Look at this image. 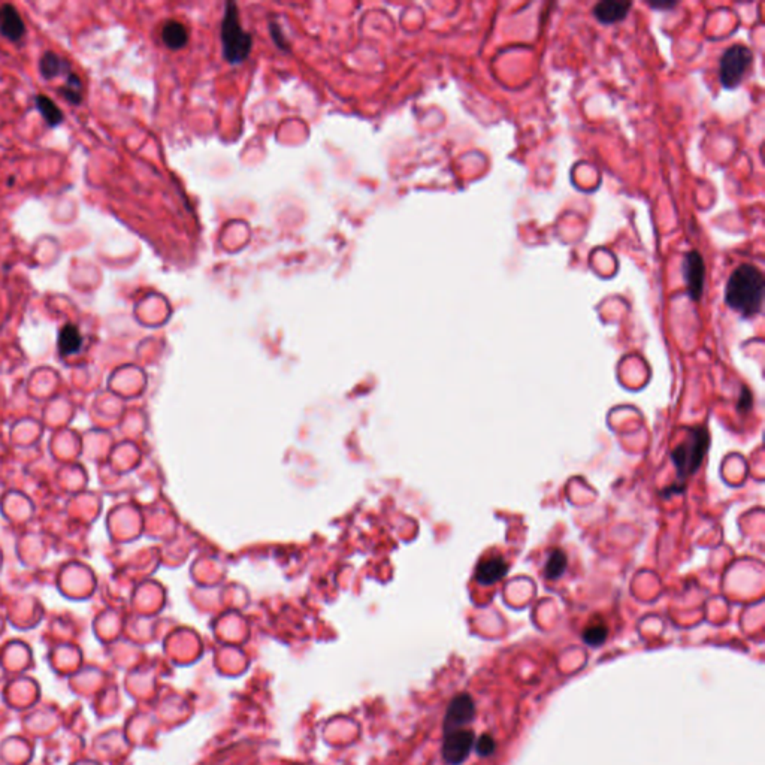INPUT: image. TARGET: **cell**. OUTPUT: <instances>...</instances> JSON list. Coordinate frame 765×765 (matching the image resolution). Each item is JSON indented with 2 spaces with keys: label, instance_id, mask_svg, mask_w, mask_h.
<instances>
[{
  "label": "cell",
  "instance_id": "obj_1",
  "mask_svg": "<svg viewBox=\"0 0 765 765\" xmlns=\"http://www.w3.org/2000/svg\"><path fill=\"white\" fill-rule=\"evenodd\" d=\"M764 300V277L755 265H740L727 283L725 301L743 317H755Z\"/></svg>",
  "mask_w": 765,
  "mask_h": 765
},
{
  "label": "cell",
  "instance_id": "obj_2",
  "mask_svg": "<svg viewBox=\"0 0 765 765\" xmlns=\"http://www.w3.org/2000/svg\"><path fill=\"white\" fill-rule=\"evenodd\" d=\"M708 447V432L707 427L696 426L691 429V434L686 437L682 443L672 450L671 459L677 470V483L680 486L684 480L692 475L703 463L704 455Z\"/></svg>",
  "mask_w": 765,
  "mask_h": 765
},
{
  "label": "cell",
  "instance_id": "obj_3",
  "mask_svg": "<svg viewBox=\"0 0 765 765\" xmlns=\"http://www.w3.org/2000/svg\"><path fill=\"white\" fill-rule=\"evenodd\" d=\"M222 44L225 57L230 63H242L251 51V36L242 29L238 8L235 4H227L225 18L222 23Z\"/></svg>",
  "mask_w": 765,
  "mask_h": 765
},
{
  "label": "cell",
  "instance_id": "obj_4",
  "mask_svg": "<svg viewBox=\"0 0 765 765\" xmlns=\"http://www.w3.org/2000/svg\"><path fill=\"white\" fill-rule=\"evenodd\" d=\"M754 54L745 45H734L725 51L720 59L719 78L725 88H737L749 72Z\"/></svg>",
  "mask_w": 765,
  "mask_h": 765
},
{
  "label": "cell",
  "instance_id": "obj_5",
  "mask_svg": "<svg viewBox=\"0 0 765 765\" xmlns=\"http://www.w3.org/2000/svg\"><path fill=\"white\" fill-rule=\"evenodd\" d=\"M475 743V734L468 728L455 730L444 733L443 740V759L449 765H461L470 757V752Z\"/></svg>",
  "mask_w": 765,
  "mask_h": 765
},
{
  "label": "cell",
  "instance_id": "obj_6",
  "mask_svg": "<svg viewBox=\"0 0 765 765\" xmlns=\"http://www.w3.org/2000/svg\"><path fill=\"white\" fill-rule=\"evenodd\" d=\"M475 718V704L470 694H459L451 699L443 723L444 733L466 728Z\"/></svg>",
  "mask_w": 765,
  "mask_h": 765
},
{
  "label": "cell",
  "instance_id": "obj_7",
  "mask_svg": "<svg viewBox=\"0 0 765 765\" xmlns=\"http://www.w3.org/2000/svg\"><path fill=\"white\" fill-rule=\"evenodd\" d=\"M683 275L686 281V289L694 301H698L704 292V275L706 265L703 256L698 251H689L684 256L683 261Z\"/></svg>",
  "mask_w": 765,
  "mask_h": 765
},
{
  "label": "cell",
  "instance_id": "obj_8",
  "mask_svg": "<svg viewBox=\"0 0 765 765\" xmlns=\"http://www.w3.org/2000/svg\"><path fill=\"white\" fill-rule=\"evenodd\" d=\"M509 571V564L502 556H489L477 565L475 580L483 586L495 585Z\"/></svg>",
  "mask_w": 765,
  "mask_h": 765
},
{
  "label": "cell",
  "instance_id": "obj_9",
  "mask_svg": "<svg viewBox=\"0 0 765 765\" xmlns=\"http://www.w3.org/2000/svg\"><path fill=\"white\" fill-rule=\"evenodd\" d=\"M24 32L23 18L14 6L5 5L0 9V33L9 41H20Z\"/></svg>",
  "mask_w": 765,
  "mask_h": 765
},
{
  "label": "cell",
  "instance_id": "obj_10",
  "mask_svg": "<svg viewBox=\"0 0 765 765\" xmlns=\"http://www.w3.org/2000/svg\"><path fill=\"white\" fill-rule=\"evenodd\" d=\"M631 8V2H620V0H605L593 8L595 18L604 24H613L622 21Z\"/></svg>",
  "mask_w": 765,
  "mask_h": 765
},
{
  "label": "cell",
  "instance_id": "obj_11",
  "mask_svg": "<svg viewBox=\"0 0 765 765\" xmlns=\"http://www.w3.org/2000/svg\"><path fill=\"white\" fill-rule=\"evenodd\" d=\"M59 352L61 356H69L73 353H78L83 347V336L72 323L64 325L59 332V341H57Z\"/></svg>",
  "mask_w": 765,
  "mask_h": 765
},
{
  "label": "cell",
  "instance_id": "obj_12",
  "mask_svg": "<svg viewBox=\"0 0 765 765\" xmlns=\"http://www.w3.org/2000/svg\"><path fill=\"white\" fill-rule=\"evenodd\" d=\"M71 64L68 60L61 59L59 54L48 51L39 61V71H41L45 80H54V78L60 76L63 72H69Z\"/></svg>",
  "mask_w": 765,
  "mask_h": 765
},
{
  "label": "cell",
  "instance_id": "obj_13",
  "mask_svg": "<svg viewBox=\"0 0 765 765\" xmlns=\"http://www.w3.org/2000/svg\"><path fill=\"white\" fill-rule=\"evenodd\" d=\"M162 39H163V42L170 48L179 49V48H183L187 44L189 32H187L186 25L183 23L171 20V21H167L163 25Z\"/></svg>",
  "mask_w": 765,
  "mask_h": 765
},
{
  "label": "cell",
  "instance_id": "obj_14",
  "mask_svg": "<svg viewBox=\"0 0 765 765\" xmlns=\"http://www.w3.org/2000/svg\"><path fill=\"white\" fill-rule=\"evenodd\" d=\"M567 565L568 559L565 552L561 549H553L547 556L546 564H544V576L549 580L559 579L565 573Z\"/></svg>",
  "mask_w": 765,
  "mask_h": 765
},
{
  "label": "cell",
  "instance_id": "obj_15",
  "mask_svg": "<svg viewBox=\"0 0 765 765\" xmlns=\"http://www.w3.org/2000/svg\"><path fill=\"white\" fill-rule=\"evenodd\" d=\"M36 107H37L39 112L42 114L45 121L51 127H56L63 121V112L57 108L56 103L51 100L49 97H47L44 95H39L36 97Z\"/></svg>",
  "mask_w": 765,
  "mask_h": 765
},
{
  "label": "cell",
  "instance_id": "obj_16",
  "mask_svg": "<svg viewBox=\"0 0 765 765\" xmlns=\"http://www.w3.org/2000/svg\"><path fill=\"white\" fill-rule=\"evenodd\" d=\"M81 92H83V83L80 80V76L69 72L66 85L60 88V93L63 95V97L66 99L68 102L73 103V105H80L81 100H83Z\"/></svg>",
  "mask_w": 765,
  "mask_h": 765
},
{
  "label": "cell",
  "instance_id": "obj_17",
  "mask_svg": "<svg viewBox=\"0 0 765 765\" xmlns=\"http://www.w3.org/2000/svg\"><path fill=\"white\" fill-rule=\"evenodd\" d=\"M607 635H608L607 625L603 624V622H595V624L589 625L585 631H583V640H585L586 644L596 647V646H601L607 640Z\"/></svg>",
  "mask_w": 765,
  "mask_h": 765
},
{
  "label": "cell",
  "instance_id": "obj_18",
  "mask_svg": "<svg viewBox=\"0 0 765 765\" xmlns=\"http://www.w3.org/2000/svg\"><path fill=\"white\" fill-rule=\"evenodd\" d=\"M475 745V752L478 757H490L492 754H494L495 749H497V743L494 740V737L489 735V734H483L478 737V740L474 743Z\"/></svg>",
  "mask_w": 765,
  "mask_h": 765
},
{
  "label": "cell",
  "instance_id": "obj_19",
  "mask_svg": "<svg viewBox=\"0 0 765 765\" xmlns=\"http://www.w3.org/2000/svg\"><path fill=\"white\" fill-rule=\"evenodd\" d=\"M750 407H752V395H750V392L747 391V389H745L743 396H740V401H738V410L747 411V410H750Z\"/></svg>",
  "mask_w": 765,
  "mask_h": 765
},
{
  "label": "cell",
  "instance_id": "obj_20",
  "mask_svg": "<svg viewBox=\"0 0 765 765\" xmlns=\"http://www.w3.org/2000/svg\"><path fill=\"white\" fill-rule=\"evenodd\" d=\"M651 6H653V8H667V9H670V8H672V6H676V4H651Z\"/></svg>",
  "mask_w": 765,
  "mask_h": 765
}]
</instances>
